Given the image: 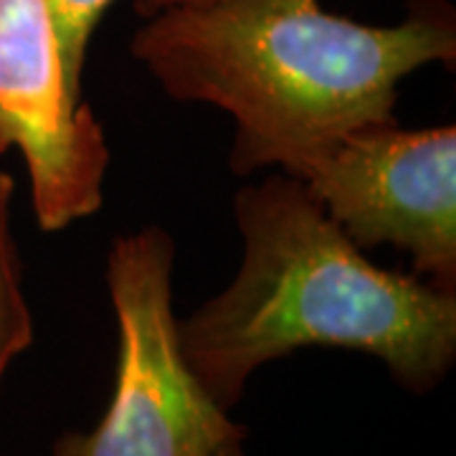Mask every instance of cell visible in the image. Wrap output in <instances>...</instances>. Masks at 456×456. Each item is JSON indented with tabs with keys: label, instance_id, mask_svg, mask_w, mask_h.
Masks as SVG:
<instances>
[{
	"label": "cell",
	"instance_id": "cell-1",
	"mask_svg": "<svg viewBox=\"0 0 456 456\" xmlns=\"http://www.w3.org/2000/svg\"><path fill=\"white\" fill-rule=\"evenodd\" d=\"M132 53L165 92L236 119L231 167L297 178L332 142L393 119L398 82L456 61L446 0H413L395 26L322 11L320 0H213L150 16Z\"/></svg>",
	"mask_w": 456,
	"mask_h": 456
},
{
	"label": "cell",
	"instance_id": "cell-2",
	"mask_svg": "<svg viewBox=\"0 0 456 456\" xmlns=\"http://www.w3.org/2000/svg\"><path fill=\"white\" fill-rule=\"evenodd\" d=\"M244 261L226 292L178 325L185 362L231 408L256 368L325 345L375 355L428 393L456 358V292L362 256L310 191L272 175L236 196Z\"/></svg>",
	"mask_w": 456,
	"mask_h": 456
},
{
	"label": "cell",
	"instance_id": "cell-3",
	"mask_svg": "<svg viewBox=\"0 0 456 456\" xmlns=\"http://www.w3.org/2000/svg\"><path fill=\"white\" fill-rule=\"evenodd\" d=\"M163 228L117 239L107 281L119 353L110 408L86 434H64L53 456H244L246 428L228 419L180 350Z\"/></svg>",
	"mask_w": 456,
	"mask_h": 456
},
{
	"label": "cell",
	"instance_id": "cell-4",
	"mask_svg": "<svg viewBox=\"0 0 456 456\" xmlns=\"http://www.w3.org/2000/svg\"><path fill=\"white\" fill-rule=\"evenodd\" d=\"M297 180L353 244H393L413 256L416 277L454 289V125L362 127L320 152Z\"/></svg>",
	"mask_w": 456,
	"mask_h": 456
},
{
	"label": "cell",
	"instance_id": "cell-5",
	"mask_svg": "<svg viewBox=\"0 0 456 456\" xmlns=\"http://www.w3.org/2000/svg\"><path fill=\"white\" fill-rule=\"evenodd\" d=\"M11 147L26 160L44 231L102 206L107 140L66 86L46 0H0V155Z\"/></svg>",
	"mask_w": 456,
	"mask_h": 456
},
{
	"label": "cell",
	"instance_id": "cell-6",
	"mask_svg": "<svg viewBox=\"0 0 456 456\" xmlns=\"http://www.w3.org/2000/svg\"><path fill=\"white\" fill-rule=\"evenodd\" d=\"M11 198L13 178L0 170V383L11 362L28 350L33 340V322L23 284L20 264L11 233Z\"/></svg>",
	"mask_w": 456,
	"mask_h": 456
},
{
	"label": "cell",
	"instance_id": "cell-7",
	"mask_svg": "<svg viewBox=\"0 0 456 456\" xmlns=\"http://www.w3.org/2000/svg\"><path fill=\"white\" fill-rule=\"evenodd\" d=\"M112 3L114 0H46L51 26L59 44V56L64 66L66 86L74 97H79L82 92L89 38Z\"/></svg>",
	"mask_w": 456,
	"mask_h": 456
},
{
	"label": "cell",
	"instance_id": "cell-8",
	"mask_svg": "<svg viewBox=\"0 0 456 456\" xmlns=\"http://www.w3.org/2000/svg\"><path fill=\"white\" fill-rule=\"evenodd\" d=\"M203 3H213V0H134V11L140 16H155L165 8H175V5H203Z\"/></svg>",
	"mask_w": 456,
	"mask_h": 456
}]
</instances>
